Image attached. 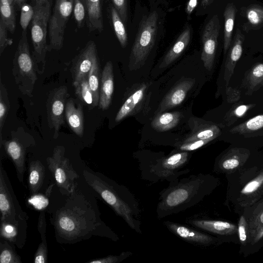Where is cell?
<instances>
[{
  "label": "cell",
  "instance_id": "obj_1",
  "mask_svg": "<svg viewBox=\"0 0 263 263\" xmlns=\"http://www.w3.org/2000/svg\"><path fill=\"white\" fill-rule=\"evenodd\" d=\"M101 224L90 202L80 193L74 192L57 211L54 221L57 239L69 243L85 238Z\"/></svg>",
  "mask_w": 263,
  "mask_h": 263
},
{
  "label": "cell",
  "instance_id": "obj_2",
  "mask_svg": "<svg viewBox=\"0 0 263 263\" xmlns=\"http://www.w3.org/2000/svg\"><path fill=\"white\" fill-rule=\"evenodd\" d=\"M211 181L210 176L200 173L170 182L159 193L157 218L161 219L197 204L209 193Z\"/></svg>",
  "mask_w": 263,
  "mask_h": 263
},
{
  "label": "cell",
  "instance_id": "obj_3",
  "mask_svg": "<svg viewBox=\"0 0 263 263\" xmlns=\"http://www.w3.org/2000/svg\"><path fill=\"white\" fill-rule=\"evenodd\" d=\"M83 176L87 183L116 214L121 217L132 230L141 234L139 204L130 191L123 185L87 170L84 171Z\"/></svg>",
  "mask_w": 263,
  "mask_h": 263
},
{
  "label": "cell",
  "instance_id": "obj_4",
  "mask_svg": "<svg viewBox=\"0 0 263 263\" xmlns=\"http://www.w3.org/2000/svg\"><path fill=\"white\" fill-rule=\"evenodd\" d=\"M191 157L189 152L179 151L167 156L149 161H141L139 169L142 179L155 183L159 180L172 181L191 170L183 169Z\"/></svg>",
  "mask_w": 263,
  "mask_h": 263
},
{
  "label": "cell",
  "instance_id": "obj_5",
  "mask_svg": "<svg viewBox=\"0 0 263 263\" xmlns=\"http://www.w3.org/2000/svg\"><path fill=\"white\" fill-rule=\"evenodd\" d=\"M40 70L30 51L27 31L22 34L12 60V74L20 92L32 97Z\"/></svg>",
  "mask_w": 263,
  "mask_h": 263
},
{
  "label": "cell",
  "instance_id": "obj_6",
  "mask_svg": "<svg viewBox=\"0 0 263 263\" xmlns=\"http://www.w3.org/2000/svg\"><path fill=\"white\" fill-rule=\"evenodd\" d=\"M35 2L34 15L31 22V38L33 49L32 55L39 69V65H41L43 72L46 53L48 51L47 27L51 14L52 0H35Z\"/></svg>",
  "mask_w": 263,
  "mask_h": 263
},
{
  "label": "cell",
  "instance_id": "obj_7",
  "mask_svg": "<svg viewBox=\"0 0 263 263\" xmlns=\"http://www.w3.org/2000/svg\"><path fill=\"white\" fill-rule=\"evenodd\" d=\"M158 15L153 11L142 18L134 43L130 58L135 65L143 63L152 49L156 37Z\"/></svg>",
  "mask_w": 263,
  "mask_h": 263
},
{
  "label": "cell",
  "instance_id": "obj_8",
  "mask_svg": "<svg viewBox=\"0 0 263 263\" xmlns=\"http://www.w3.org/2000/svg\"><path fill=\"white\" fill-rule=\"evenodd\" d=\"M48 167L61 192L66 195L74 192L76 180L79 177L73 169L69 159L65 157V149L57 146L51 157L47 158Z\"/></svg>",
  "mask_w": 263,
  "mask_h": 263
},
{
  "label": "cell",
  "instance_id": "obj_9",
  "mask_svg": "<svg viewBox=\"0 0 263 263\" xmlns=\"http://www.w3.org/2000/svg\"><path fill=\"white\" fill-rule=\"evenodd\" d=\"M74 0H55L48 24V51L59 50L63 46L65 30L73 11Z\"/></svg>",
  "mask_w": 263,
  "mask_h": 263
},
{
  "label": "cell",
  "instance_id": "obj_10",
  "mask_svg": "<svg viewBox=\"0 0 263 263\" xmlns=\"http://www.w3.org/2000/svg\"><path fill=\"white\" fill-rule=\"evenodd\" d=\"M0 211L1 221L17 223L27 220V214L22 210L15 196L5 170L0 167Z\"/></svg>",
  "mask_w": 263,
  "mask_h": 263
},
{
  "label": "cell",
  "instance_id": "obj_11",
  "mask_svg": "<svg viewBox=\"0 0 263 263\" xmlns=\"http://www.w3.org/2000/svg\"><path fill=\"white\" fill-rule=\"evenodd\" d=\"M66 86H61L49 93L46 102L47 121L49 127L58 135L61 126L64 124V114L68 97Z\"/></svg>",
  "mask_w": 263,
  "mask_h": 263
},
{
  "label": "cell",
  "instance_id": "obj_12",
  "mask_svg": "<svg viewBox=\"0 0 263 263\" xmlns=\"http://www.w3.org/2000/svg\"><path fill=\"white\" fill-rule=\"evenodd\" d=\"M220 29V20L216 14L209 20L202 33V50L201 59L204 66L208 70H211L214 65Z\"/></svg>",
  "mask_w": 263,
  "mask_h": 263
},
{
  "label": "cell",
  "instance_id": "obj_13",
  "mask_svg": "<svg viewBox=\"0 0 263 263\" xmlns=\"http://www.w3.org/2000/svg\"><path fill=\"white\" fill-rule=\"evenodd\" d=\"M12 134V138L8 140H3L0 143L1 146H4V149L11 158L15 166L17 178L21 182L23 181L24 174L26 170V152L29 146V143L25 142L22 139L17 138L16 133Z\"/></svg>",
  "mask_w": 263,
  "mask_h": 263
},
{
  "label": "cell",
  "instance_id": "obj_14",
  "mask_svg": "<svg viewBox=\"0 0 263 263\" xmlns=\"http://www.w3.org/2000/svg\"><path fill=\"white\" fill-rule=\"evenodd\" d=\"M98 55L95 43L89 41L73 60L71 69L73 83L88 77L93 60Z\"/></svg>",
  "mask_w": 263,
  "mask_h": 263
},
{
  "label": "cell",
  "instance_id": "obj_15",
  "mask_svg": "<svg viewBox=\"0 0 263 263\" xmlns=\"http://www.w3.org/2000/svg\"><path fill=\"white\" fill-rule=\"evenodd\" d=\"M165 227L174 235L189 243L207 246L215 242V238L188 226L170 221L163 222Z\"/></svg>",
  "mask_w": 263,
  "mask_h": 263
},
{
  "label": "cell",
  "instance_id": "obj_16",
  "mask_svg": "<svg viewBox=\"0 0 263 263\" xmlns=\"http://www.w3.org/2000/svg\"><path fill=\"white\" fill-rule=\"evenodd\" d=\"M189 124L191 133L182 142L196 140H213L221 134L218 126L210 121L192 117L189 119Z\"/></svg>",
  "mask_w": 263,
  "mask_h": 263
},
{
  "label": "cell",
  "instance_id": "obj_17",
  "mask_svg": "<svg viewBox=\"0 0 263 263\" xmlns=\"http://www.w3.org/2000/svg\"><path fill=\"white\" fill-rule=\"evenodd\" d=\"M245 35L239 28H237L234 39L228 49L225 63L224 80L227 86L234 73L237 62L240 59L243 51Z\"/></svg>",
  "mask_w": 263,
  "mask_h": 263
},
{
  "label": "cell",
  "instance_id": "obj_18",
  "mask_svg": "<svg viewBox=\"0 0 263 263\" xmlns=\"http://www.w3.org/2000/svg\"><path fill=\"white\" fill-rule=\"evenodd\" d=\"M100 85L99 106L101 109L106 110L110 105L114 88L113 66L111 61H108L104 67Z\"/></svg>",
  "mask_w": 263,
  "mask_h": 263
},
{
  "label": "cell",
  "instance_id": "obj_19",
  "mask_svg": "<svg viewBox=\"0 0 263 263\" xmlns=\"http://www.w3.org/2000/svg\"><path fill=\"white\" fill-rule=\"evenodd\" d=\"M194 81L188 79L180 82L164 98L158 109V113L179 105L184 100L189 91L193 87Z\"/></svg>",
  "mask_w": 263,
  "mask_h": 263
},
{
  "label": "cell",
  "instance_id": "obj_20",
  "mask_svg": "<svg viewBox=\"0 0 263 263\" xmlns=\"http://www.w3.org/2000/svg\"><path fill=\"white\" fill-rule=\"evenodd\" d=\"M26 228V220L17 223L1 221V237L21 248L25 242Z\"/></svg>",
  "mask_w": 263,
  "mask_h": 263
},
{
  "label": "cell",
  "instance_id": "obj_21",
  "mask_svg": "<svg viewBox=\"0 0 263 263\" xmlns=\"http://www.w3.org/2000/svg\"><path fill=\"white\" fill-rule=\"evenodd\" d=\"M85 7L86 23L89 32L103 30V0H81Z\"/></svg>",
  "mask_w": 263,
  "mask_h": 263
},
{
  "label": "cell",
  "instance_id": "obj_22",
  "mask_svg": "<svg viewBox=\"0 0 263 263\" xmlns=\"http://www.w3.org/2000/svg\"><path fill=\"white\" fill-rule=\"evenodd\" d=\"M187 223L195 228L218 235H231L237 231L235 224L220 220L194 218Z\"/></svg>",
  "mask_w": 263,
  "mask_h": 263
},
{
  "label": "cell",
  "instance_id": "obj_23",
  "mask_svg": "<svg viewBox=\"0 0 263 263\" xmlns=\"http://www.w3.org/2000/svg\"><path fill=\"white\" fill-rule=\"evenodd\" d=\"M65 115L70 129L78 136L82 137L84 133V116L81 104H77L72 99H68Z\"/></svg>",
  "mask_w": 263,
  "mask_h": 263
},
{
  "label": "cell",
  "instance_id": "obj_24",
  "mask_svg": "<svg viewBox=\"0 0 263 263\" xmlns=\"http://www.w3.org/2000/svg\"><path fill=\"white\" fill-rule=\"evenodd\" d=\"M191 35V27L186 25L165 55L160 67L164 68L168 66L181 54L189 45Z\"/></svg>",
  "mask_w": 263,
  "mask_h": 263
},
{
  "label": "cell",
  "instance_id": "obj_25",
  "mask_svg": "<svg viewBox=\"0 0 263 263\" xmlns=\"http://www.w3.org/2000/svg\"><path fill=\"white\" fill-rule=\"evenodd\" d=\"M246 22L242 25V30L246 33L257 30L263 27V7L258 5H251L244 11Z\"/></svg>",
  "mask_w": 263,
  "mask_h": 263
},
{
  "label": "cell",
  "instance_id": "obj_26",
  "mask_svg": "<svg viewBox=\"0 0 263 263\" xmlns=\"http://www.w3.org/2000/svg\"><path fill=\"white\" fill-rule=\"evenodd\" d=\"M236 7L232 3H228L223 12L224 29H223V52L228 51L232 41V36L236 14Z\"/></svg>",
  "mask_w": 263,
  "mask_h": 263
},
{
  "label": "cell",
  "instance_id": "obj_27",
  "mask_svg": "<svg viewBox=\"0 0 263 263\" xmlns=\"http://www.w3.org/2000/svg\"><path fill=\"white\" fill-rule=\"evenodd\" d=\"M28 183L32 194L37 193L42 187L45 176V169L39 160L30 162L29 165Z\"/></svg>",
  "mask_w": 263,
  "mask_h": 263
},
{
  "label": "cell",
  "instance_id": "obj_28",
  "mask_svg": "<svg viewBox=\"0 0 263 263\" xmlns=\"http://www.w3.org/2000/svg\"><path fill=\"white\" fill-rule=\"evenodd\" d=\"M243 86L246 94L252 95L263 86V63L253 66L243 80Z\"/></svg>",
  "mask_w": 263,
  "mask_h": 263
},
{
  "label": "cell",
  "instance_id": "obj_29",
  "mask_svg": "<svg viewBox=\"0 0 263 263\" xmlns=\"http://www.w3.org/2000/svg\"><path fill=\"white\" fill-rule=\"evenodd\" d=\"M146 88V85L143 84L127 99L116 116V122L121 121L133 112L143 99Z\"/></svg>",
  "mask_w": 263,
  "mask_h": 263
},
{
  "label": "cell",
  "instance_id": "obj_30",
  "mask_svg": "<svg viewBox=\"0 0 263 263\" xmlns=\"http://www.w3.org/2000/svg\"><path fill=\"white\" fill-rule=\"evenodd\" d=\"M182 116L178 111L159 114L153 120L151 125L157 131H167L177 126Z\"/></svg>",
  "mask_w": 263,
  "mask_h": 263
},
{
  "label": "cell",
  "instance_id": "obj_31",
  "mask_svg": "<svg viewBox=\"0 0 263 263\" xmlns=\"http://www.w3.org/2000/svg\"><path fill=\"white\" fill-rule=\"evenodd\" d=\"M15 6V0H0V20L11 33H14L16 27Z\"/></svg>",
  "mask_w": 263,
  "mask_h": 263
},
{
  "label": "cell",
  "instance_id": "obj_32",
  "mask_svg": "<svg viewBox=\"0 0 263 263\" xmlns=\"http://www.w3.org/2000/svg\"><path fill=\"white\" fill-rule=\"evenodd\" d=\"M262 129L263 115H259L232 127L230 130V133L232 134L244 135L257 132Z\"/></svg>",
  "mask_w": 263,
  "mask_h": 263
},
{
  "label": "cell",
  "instance_id": "obj_33",
  "mask_svg": "<svg viewBox=\"0 0 263 263\" xmlns=\"http://www.w3.org/2000/svg\"><path fill=\"white\" fill-rule=\"evenodd\" d=\"M109 10L116 35L121 46L125 47L127 43V35L124 22L113 5L109 6Z\"/></svg>",
  "mask_w": 263,
  "mask_h": 263
},
{
  "label": "cell",
  "instance_id": "obj_34",
  "mask_svg": "<svg viewBox=\"0 0 263 263\" xmlns=\"http://www.w3.org/2000/svg\"><path fill=\"white\" fill-rule=\"evenodd\" d=\"M75 93L84 104L95 107V99L88 83V77H85L80 81L73 83Z\"/></svg>",
  "mask_w": 263,
  "mask_h": 263
},
{
  "label": "cell",
  "instance_id": "obj_35",
  "mask_svg": "<svg viewBox=\"0 0 263 263\" xmlns=\"http://www.w3.org/2000/svg\"><path fill=\"white\" fill-rule=\"evenodd\" d=\"M248 155L247 151L241 148H233L219 161V166L224 170H231L237 167L243 157Z\"/></svg>",
  "mask_w": 263,
  "mask_h": 263
},
{
  "label": "cell",
  "instance_id": "obj_36",
  "mask_svg": "<svg viewBox=\"0 0 263 263\" xmlns=\"http://www.w3.org/2000/svg\"><path fill=\"white\" fill-rule=\"evenodd\" d=\"M100 63L97 55L93 62L91 68L88 74V83L92 92L95 106L99 105L100 92Z\"/></svg>",
  "mask_w": 263,
  "mask_h": 263
},
{
  "label": "cell",
  "instance_id": "obj_37",
  "mask_svg": "<svg viewBox=\"0 0 263 263\" xmlns=\"http://www.w3.org/2000/svg\"><path fill=\"white\" fill-rule=\"evenodd\" d=\"M10 108L8 93L5 85L0 79V143L3 141L2 130Z\"/></svg>",
  "mask_w": 263,
  "mask_h": 263
},
{
  "label": "cell",
  "instance_id": "obj_38",
  "mask_svg": "<svg viewBox=\"0 0 263 263\" xmlns=\"http://www.w3.org/2000/svg\"><path fill=\"white\" fill-rule=\"evenodd\" d=\"M9 242L6 239L0 242V262L21 263V257Z\"/></svg>",
  "mask_w": 263,
  "mask_h": 263
},
{
  "label": "cell",
  "instance_id": "obj_39",
  "mask_svg": "<svg viewBox=\"0 0 263 263\" xmlns=\"http://www.w3.org/2000/svg\"><path fill=\"white\" fill-rule=\"evenodd\" d=\"M255 106L254 104H241L233 106L226 115L224 121L227 126H230L239 118L243 116L250 109Z\"/></svg>",
  "mask_w": 263,
  "mask_h": 263
},
{
  "label": "cell",
  "instance_id": "obj_40",
  "mask_svg": "<svg viewBox=\"0 0 263 263\" xmlns=\"http://www.w3.org/2000/svg\"><path fill=\"white\" fill-rule=\"evenodd\" d=\"M53 185V184H50L47 189L45 194L37 193L32 194V196L28 199V203L38 210L46 208L49 204V198Z\"/></svg>",
  "mask_w": 263,
  "mask_h": 263
},
{
  "label": "cell",
  "instance_id": "obj_41",
  "mask_svg": "<svg viewBox=\"0 0 263 263\" xmlns=\"http://www.w3.org/2000/svg\"><path fill=\"white\" fill-rule=\"evenodd\" d=\"M73 12L78 27L79 28L83 27L86 20L87 13L81 0H74Z\"/></svg>",
  "mask_w": 263,
  "mask_h": 263
},
{
  "label": "cell",
  "instance_id": "obj_42",
  "mask_svg": "<svg viewBox=\"0 0 263 263\" xmlns=\"http://www.w3.org/2000/svg\"><path fill=\"white\" fill-rule=\"evenodd\" d=\"M20 24L22 30L27 31V28L31 22L34 15L33 6L25 3L21 8Z\"/></svg>",
  "mask_w": 263,
  "mask_h": 263
},
{
  "label": "cell",
  "instance_id": "obj_43",
  "mask_svg": "<svg viewBox=\"0 0 263 263\" xmlns=\"http://www.w3.org/2000/svg\"><path fill=\"white\" fill-rule=\"evenodd\" d=\"M211 140H196L189 142H181L176 145L179 151L191 152L196 150L206 145Z\"/></svg>",
  "mask_w": 263,
  "mask_h": 263
},
{
  "label": "cell",
  "instance_id": "obj_44",
  "mask_svg": "<svg viewBox=\"0 0 263 263\" xmlns=\"http://www.w3.org/2000/svg\"><path fill=\"white\" fill-rule=\"evenodd\" d=\"M132 255L130 251L123 252L119 255H110L104 257L97 258L89 263H120Z\"/></svg>",
  "mask_w": 263,
  "mask_h": 263
},
{
  "label": "cell",
  "instance_id": "obj_45",
  "mask_svg": "<svg viewBox=\"0 0 263 263\" xmlns=\"http://www.w3.org/2000/svg\"><path fill=\"white\" fill-rule=\"evenodd\" d=\"M7 28L4 23L0 20V54L2 55L5 49L13 43V40L7 34Z\"/></svg>",
  "mask_w": 263,
  "mask_h": 263
},
{
  "label": "cell",
  "instance_id": "obj_46",
  "mask_svg": "<svg viewBox=\"0 0 263 263\" xmlns=\"http://www.w3.org/2000/svg\"><path fill=\"white\" fill-rule=\"evenodd\" d=\"M47 246L46 239L42 240L35 253L34 262L35 263H46L47 260Z\"/></svg>",
  "mask_w": 263,
  "mask_h": 263
},
{
  "label": "cell",
  "instance_id": "obj_47",
  "mask_svg": "<svg viewBox=\"0 0 263 263\" xmlns=\"http://www.w3.org/2000/svg\"><path fill=\"white\" fill-rule=\"evenodd\" d=\"M124 23L127 21V0H111Z\"/></svg>",
  "mask_w": 263,
  "mask_h": 263
},
{
  "label": "cell",
  "instance_id": "obj_48",
  "mask_svg": "<svg viewBox=\"0 0 263 263\" xmlns=\"http://www.w3.org/2000/svg\"><path fill=\"white\" fill-rule=\"evenodd\" d=\"M263 183V175L248 183L242 189L241 193L245 195L250 194L256 191Z\"/></svg>",
  "mask_w": 263,
  "mask_h": 263
},
{
  "label": "cell",
  "instance_id": "obj_49",
  "mask_svg": "<svg viewBox=\"0 0 263 263\" xmlns=\"http://www.w3.org/2000/svg\"><path fill=\"white\" fill-rule=\"evenodd\" d=\"M238 236L242 243L246 242L247 239V224L245 217H240L238 227Z\"/></svg>",
  "mask_w": 263,
  "mask_h": 263
},
{
  "label": "cell",
  "instance_id": "obj_50",
  "mask_svg": "<svg viewBox=\"0 0 263 263\" xmlns=\"http://www.w3.org/2000/svg\"><path fill=\"white\" fill-rule=\"evenodd\" d=\"M37 228L39 232L41 234L42 240L46 239V220L44 212H42L39 216Z\"/></svg>",
  "mask_w": 263,
  "mask_h": 263
},
{
  "label": "cell",
  "instance_id": "obj_51",
  "mask_svg": "<svg viewBox=\"0 0 263 263\" xmlns=\"http://www.w3.org/2000/svg\"><path fill=\"white\" fill-rule=\"evenodd\" d=\"M230 92L228 94L227 100L229 102H233L238 100L240 97V92L238 90L230 88Z\"/></svg>",
  "mask_w": 263,
  "mask_h": 263
},
{
  "label": "cell",
  "instance_id": "obj_52",
  "mask_svg": "<svg viewBox=\"0 0 263 263\" xmlns=\"http://www.w3.org/2000/svg\"><path fill=\"white\" fill-rule=\"evenodd\" d=\"M198 0H189L186 7V12L188 15H190L197 5Z\"/></svg>",
  "mask_w": 263,
  "mask_h": 263
},
{
  "label": "cell",
  "instance_id": "obj_53",
  "mask_svg": "<svg viewBox=\"0 0 263 263\" xmlns=\"http://www.w3.org/2000/svg\"><path fill=\"white\" fill-rule=\"evenodd\" d=\"M215 0H201V6L203 7H206L211 5Z\"/></svg>",
  "mask_w": 263,
  "mask_h": 263
},
{
  "label": "cell",
  "instance_id": "obj_54",
  "mask_svg": "<svg viewBox=\"0 0 263 263\" xmlns=\"http://www.w3.org/2000/svg\"><path fill=\"white\" fill-rule=\"evenodd\" d=\"M17 7L21 9V7L26 3V0H15Z\"/></svg>",
  "mask_w": 263,
  "mask_h": 263
},
{
  "label": "cell",
  "instance_id": "obj_55",
  "mask_svg": "<svg viewBox=\"0 0 263 263\" xmlns=\"http://www.w3.org/2000/svg\"><path fill=\"white\" fill-rule=\"evenodd\" d=\"M260 222L263 224V213L260 215Z\"/></svg>",
  "mask_w": 263,
  "mask_h": 263
},
{
  "label": "cell",
  "instance_id": "obj_56",
  "mask_svg": "<svg viewBox=\"0 0 263 263\" xmlns=\"http://www.w3.org/2000/svg\"><path fill=\"white\" fill-rule=\"evenodd\" d=\"M262 36H263V34H262Z\"/></svg>",
  "mask_w": 263,
  "mask_h": 263
}]
</instances>
